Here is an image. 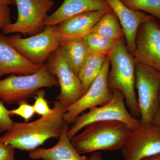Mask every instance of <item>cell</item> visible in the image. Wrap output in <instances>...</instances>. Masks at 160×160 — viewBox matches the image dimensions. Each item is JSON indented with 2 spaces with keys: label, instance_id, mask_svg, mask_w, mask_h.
<instances>
[{
  "label": "cell",
  "instance_id": "7402d4cb",
  "mask_svg": "<svg viewBox=\"0 0 160 160\" xmlns=\"http://www.w3.org/2000/svg\"><path fill=\"white\" fill-rule=\"evenodd\" d=\"M130 9L146 12L160 20V0H121Z\"/></svg>",
  "mask_w": 160,
  "mask_h": 160
},
{
  "label": "cell",
  "instance_id": "f1b7e54d",
  "mask_svg": "<svg viewBox=\"0 0 160 160\" xmlns=\"http://www.w3.org/2000/svg\"><path fill=\"white\" fill-rule=\"evenodd\" d=\"M89 160H103L102 154L99 152H95L89 157Z\"/></svg>",
  "mask_w": 160,
  "mask_h": 160
},
{
  "label": "cell",
  "instance_id": "44dd1931",
  "mask_svg": "<svg viewBox=\"0 0 160 160\" xmlns=\"http://www.w3.org/2000/svg\"><path fill=\"white\" fill-rule=\"evenodd\" d=\"M83 38L89 51L106 55H109L118 42L92 32H89Z\"/></svg>",
  "mask_w": 160,
  "mask_h": 160
},
{
  "label": "cell",
  "instance_id": "83f0119b",
  "mask_svg": "<svg viewBox=\"0 0 160 160\" xmlns=\"http://www.w3.org/2000/svg\"><path fill=\"white\" fill-rule=\"evenodd\" d=\"M152 124L157 126L160 129V100L152 120Z\"/></svg>",
  "mask_w": 160,
  "mask_h": 160
},
{
  "label": "cell",
  "instance_id": "2e32d148",
  "mask_svg": "<svg viewBox=\"0 0 160 160\" xmlns=\"http://www.w3.org/2000/svg\"><path fill=\"white\" fill-rule=\"evenodd\" d=\"M110 9L105 0H64L54 12L46 17L44 25L46 26H57L62 21L76 15Z\"/></svg>",
  "mask_w": 160,
  "mask_h": 160
},
{
  "label": "cell",
  "instance_id": "e0dca14e",
  "mask_svg": "<svg viewBox=\"0 0 160 160\" xmlns=\"http://www.w3.org/2000/svg\"><path fill=\"white\" fill-rule=\"evenodd\" d=\"M69 124L65 122L58 142L52 148H38L30 152L29 157L32 160H89L86 156L79 153L71 144L68 136Z\"/></svg>",
  "mask_w": 160,
  "mask_h": 160
},
{
  "label": "cell",
  "instance_id": "8992f818",
  "mask_svg": "<svg viewBox=\"0 0 160 160\" xmlns=\"http://www.w3.org/2000/svg\"><path fill=\"white\" fill-rule=\"evenodd\" d=\"M135 86L142 126L152 124L159 102L160 72L142 63H136Z\"/></svg>",
  "mask_w": 160,
  "mask_h": 160
},
{
  "label": "cell",
  "instance_id": "603a6c76",
  "mask_svg": "<svg viewBox=\"0 0 160 160\" xmlns=\"http://www.w3.org/2000/svg\"><path fill=\"white\" fill-rule=\"evenodd\" d=\"M35 102L33 106L35 113L42 117L46 116L52 111L49 107L47 100L45 98V92L44 89H39L34 96Z\"/></svg>",
  "mask_w": 160,
  "mask_h": 160
},
{
  "label": "cell",
  "instance_id": "4fadbf2b",
  "mask_svg": "<svg viewBox=\"0 0 160 160\" xmlns=\"http://www.w3.org/2000/svg\"><path fill=\"white\" fill-rule=\"evenodd\" d=\"M105 1L117 17L125 35L126 47L133 56L138 29L143 23L154 17L143 12L130 9L121 0Z\"/></svg>",
  "mask_w": 160,
  "mask_h": 160
},
{
  "label": "cell",
  "instance_id": "ffe728a7",
  "mask_svg": "<svg viewBox=\"0 0 160 160\" xmlns=\"http://www.w3.org/2000/svg\"><path fill=\"white\" fill-rule=\"evenodd\" d=\"M90 32L115 41L122 39L125 37L119 21L111 9L100 19Z\"/></svg>",
  "mask_w": 160,
  "mask_h": 160
},
{
  "label": "cell",
  "instance_id": "7a4b0ae2",
  "mask_svg": "<svg viewBox=\"0 0 160 160\" xmlns=\"http://www.w3.org/2000/svg\"><path fill=\"white\" fill-rule=\"evenodd\" d=\"M70 140L81 154L99 151L121 150L132 130L119 121H102L89 124Z\"/></svg>",
  "mask_w": 160,
  "mask_h": 160
},
{
  "label": "cell",
  "instance_id": "30bf717a",
  "mask_svg": "<svg viewBox=\"0 0 160 160\" xmlns=\"http://www.w3.org/2000/svg\"><path fill=\"white\" fill-rule=\"evenodd\" d=\"M110 66L108 55L99 74L86 93L77 102L65 109L63 115L65 122L67 124L73 123L83 112L96 106H103L110 101L112 93L109 89L108 83Z\"/></svg>",
  "mask_w": 160,
  "mask_h": 160
},
{
  "label": "cell",
  "instance_id": "1f68e13d",
  "mask_svg": "<svg viewBox=\"0 0 160 160\" xmlns=\"http://www.w3.org/2000/svg\"><path fill=\"white\" fill-rule=\"evenodd\" d=\"M159 100H160V92L159 94Z\"/></svg>",
  "mask_w": 160,
  "mask_h": 160
},
{
  "label": "cell",
  "instance_id": "4316f807",
  "mask_svg": "<svg viewBox=\"0 0 160 160\" xmlns=\"http://www.w3.org/2000/svg\"><path fill=\"white\" fill-rule=\"evenodd\" d=\"M11 23L10 10L9 7L0 3V32L6 25Z\"/></svg>",
  "mask_w": 160,
  "mask_h": 160
},
{
  "label": "cell",
  "instance_id": "f546056e",
  "mask_svg": "<svg viewBox=\"0 0 160 160\" xmlns=\"http://www.w3.org/2000/svg\"><path fill=\"white\" fill-rule=\"evenodd\" d=\"M0 3L3 6L8 7L16 5L15 0H0Z\"/></svg>",
  "mask_w": 160,
  "mask_h": 160
},
{
  "label": "cell",
  "instance_id": "d4e9b609",
  "mask_svg": "<svg viewBox=\"0 0 160 160\" xmlns=\"http://www.w3.org/2000/svg\"><path fill=\"white\" fill-rule=\"evenodd\" d=\"M4 103L0 99V132L8 131L14 122L10 118L8 109L5 107Z\"/></svg>",
  "mask_w": 160,
  "mask_h": 160
},
{
  "label": "cell",
  "instance_id": "ba28073f",
  "mask_svg": "<svg viewBox=\"0 0 160 160\" xmlns=\"http://www.w3.org/2000/svg\"><path fill=\"white\" fill-rule=\"evenodd\" d=\"M18 11L16 22L2 29L5 34L20 33L34 35L42 31L47 13L54 6L52 0H15Z\"/></svg>",
  "mask_w": 160,
  "mask_h": 160
},
{
  "label": "cell",
  "instance_id": "d6986e66",
  "mask_svg": "<svg viewBox=\"0 0 160 160\" xmlns=\"http://www.w3.org/2000/svg\"><path fill=\"white\" fill-rule=\"evenodd\" d=\"M66 59L77 74L79 72L87 55L89 50L86 41L83 38L60 42Z\"/></svg>",
  "mask_w": 160,
  "mask_h": 160
},
{
  "label": "cell",
  "instance_id": "3957f363",
  "mask_svg": "<svg viewBox=\"0 0 160 160\" xmlns=\"http://www.w3.org/2000/svg\"><path fill=\"white\" fill-rule=\"evenodd\" d=\"M111 69L108 75V83L112 93H123L129 112L136 118H140L137 98L135 93L136 63L132 55L125 46L123 39L118 42L109 53Z\"/></svg>",
  "mask_w": 160,
  "mask_h": 160
},
{
  "label": "cell",
  "instance_id": "d6a6232c",
  "mask_svg": "<svg viewBox=\"0 0 160 160\" xmlns=\"http://www.w3.org/2000/svg\"></svg>",
  "mask_w": 160,
  "mask_h": 160
},
{
  "label": "cell",
  "instance_id": "52a82bcc",
  "mask_svg": "<svg viewBox=\"0 0 160 160\" xmlns=\"http://www.w3.org/2000/svg\"><path fill=\"white\" fill-rule=\"evenodd\" d=\"M45 64L49 73L58 79L60 87V93L57 97L58 101L66 108L77 102L84 95L82 84L60 45Z\"/></svg>",
  "mask_w": 160,
  "mask_h": 160
},
{
  "label": "cell",
  "instance_id": "9c48e42d",
  "mask_svg": "<svg viewBox=\"0 0 160 160\" xmlns=\"http://www.w3.org/2000/svg\"><path fill=\"white\" fill-rule=\"evenodd\" d=\"M12 45L20 53L35 65L46 64L50 55L60 46L56 26H46L42 31L27 38L18 35L9 38Z\"/></svg>",
  "mask_w": 160,
  "mask_h": 160
},
{
  "label": "cell",
  "instance_id": "277c9868",
  "mask_svg": "<svg viewBox=\"0 0 160 160\" xmlns=\"http://www.w3.org/2000/svg\"><path fill=\"white\" fill-rule=\"evenodd\" d=\"M58 86V79L49 73L45 64L33 74H11L5 79L0 80V99L7 104H18L34 97L39 89Z\"/></svg>",
  "mask_w": 160,
  "mask_h": 160
},
{
  "label": "cell",
  "instance_id": "5b68a950",
  "mask_svg": "<svg viewBox=\"0 0 160 160\" xmlns=\"http://www.w3.org/2000/svg\"><path fill=\"white\" fill-rule=\"evenodd\" d=\"M125 101L122 92L115 91L109 102L90 108L88 112L78 116L67 132L69 139L87 125L95 122L119 121L126 124L132 131L139 129L142 126L140 119L134 118L128 111Z\"/></svg>",
  "mask_w": 160,
  "mask_h": 160
},
{
  "label": "cell",
  "instance_id": "cb8c5ba5",
  "mask_svg": "<svg viewBox=\"0 0 160 160\" xmlns=\"http://www.w3.org/2000/svg\"><path fill=\"white\" fill-rule=\"evenodd\" d=\"M18 105V108L8 110V113L10 116H19L24 119L25 122H28L35 113L33 106L28 104L27 101L20 102Z\"/></svg>",
  "mask_w": 160,
  "mask_h": 160
},
{
  "label": "cell",
  "instance_id": "7c38bea8",
  "mask_svg": "<svg viewBox=\"0 0 160 160\" xmlns=\"http://www.w3.org/2000/svg\"><path fill=\"white\" fill-rule=\"evenodd\" d=\"M133 57L136 63L160 72V26L154 18L144 22L138 29Z\"/></svg>",
  "mask_w": 160,
  "mask_h": 160
},
{
  "label": "cell",
  "instance_id": "9a60e30c",
  "mask_svg": "<svg viewBox=\"0 0 160 160\" xmlns=\"http://www.w3.org/2000/svg\"><path fill=\"white\" fill-rule=\"evenodd\" d=\"M109 10L83 12L62 21L56 26L60 42L84 38Z\"/></svg>",
  "mask_w": 160,
  "mask_h": 160
},
{
  "label": "cell",
  "instance_id": "4dcf8cb0",
  "mask_svg": "<svg viewBox=\"0 0 160 160\" xmlns=\"http://www.w3.org/2000/svg\"><path fill=\"white\" fill-rule=\"evenodd\" d=\"M142 160H160V153L150 157L146 158Z\"/></svg>",
  "mask_w": 160,
  "mask_h": 160
},
{
  "label": "cell",
  "instance_id": "484cf974",
  "mask_svg": "<svg viewBox=\"0 0 160 160\" xmlns=\"http://www.w3.org/2000/svg\"><path fill=\"white\" fill-rule=\"evenodd\" d=\"M15 149L5 143L0 142V160H13Z\"/></svg>",
  "mask_w": 160,
  "mask_h": 160
},
{
  "label": "cell",
  "instance_id": "8fae6325",
  "mask_svg": "<svg viewBox=\"0 0 160 160\" xmlns=\"http://www.w3.org/2000/svg\"><path fill=\"white\" fill-rule=\"evenodd\" d=\"M124 160H142L160 153V129L152 124L133 131L121 149Z\"/></svg>",
  "mask_w": 160,
  "mask_h": 160
},
{
  "label": "cell",
  "instance_id": "6da1fadb",
  "mask_svg": "<svg viewBox=\"0 0 160 160\" xmlns=\"http://www.w3.org/2000/svg\"><path fill=\"white\" fill-rule=\"evenodd\" d=\"M66 108L58 100L54 101L52 112L31 122H14L9 130L0 137V142L15 149L32 151L51 138H59L65 122Z\"/></svg>",
  "mask_w": 160,
  "mask_h": 160
},
{
  "label": "cell",
  "instance_id": "5bb4252c",
  "mask_svg": "<svg viewBox=\"0 0 160 160\" xmlns=\"http://www.w3.org/2000/svg\"><path fill=\"white\" fill-rule=\"evenodd\" d=\"M42 67L33 64L20 53L10 43L9 37L0 32V76L33 74Z\"/></svg>",
  "mask_w": 160,
  "mask_h": 160
},
{
  "label": "cell",
  "instance_id": "ac0fdd59",
  "mask_svg": "<svg viewBox=\"0 0 160 160\" xmlns=\"http://www.w3.org/2000/svg\"><path fill=\"white\" fill-rule=\"evenodd\" d=\"M107 56L89 51L78 74L84 94L99 74Z\"/></svg>",
  "mask_w": 160,
  "mask_h": 160
}]
</instances>
